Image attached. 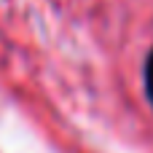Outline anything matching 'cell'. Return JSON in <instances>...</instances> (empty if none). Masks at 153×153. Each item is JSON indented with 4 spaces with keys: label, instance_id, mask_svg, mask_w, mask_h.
I'll return each instance as SVG.
<instances>
[{
    "label": "cell",
    "instance_id": "obj_1",
    "mask_svg": "<svg viewBox=\"0 0 153 153\" xmlns=\"http://www.w3.org/2000/svg\"><path fill=\"white\" fill-rule=\"evenodd\" d=\"M143 86H145V100L151 102L153 108V48L145 56V65H143Z\"/></svg>",
    "mask_w": 153,
    "mask_h": 153
}]
</instances>
